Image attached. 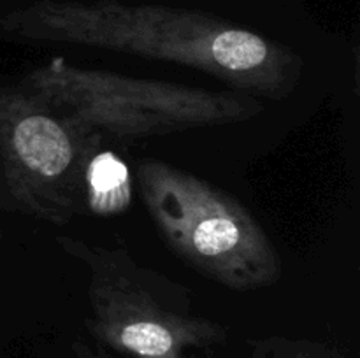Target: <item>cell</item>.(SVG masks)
Listing matches in <instances>:
<instances>
[{"mask_svg":"<svg viewBox=\"0 0 360 358\" xmlns=\"http://www.w3.org/2000/svg\"><path fill=\"white\" fill-rule=\"evenodd\" d=\"M0 27L34 41L95 46L199 69L250 97H285L301 76L299 60L276 42L199 11L41 0L0 18Z\"/></svg>","mask_w":360,"mask_h":358,"instance_id":"1","label":"cell"},{"mask_svg":"<svg viewBox=\"0 0 360 358\" xmlns=\"http://www.w3.org/2000/svg\"><path fill=\"white\" fill-rule=\"evenodd\" d=\"M136 178L160 237L186 265L236 291L280 279L276 248L231 193L160 160H141Z\"/></svg>","mask_w":360,"mask_h":358,"instance_id":"2","label":"cell"},{"mask_svg":"<svg viewBox=\"0 0 360 358\" xmlns=\"http://www.w3.org/2000/svg\"><path fill=\"white\" fill-rule=\"evenodd\" d=\"M55 111L98 137L148 139L200 126L245 121L262 111L245 93L188 88L76 67L55 58L23 83Z\"/></svg>","mask_w":360,"mask_h":358,"instance_id":"3","label":"cell"},{"mask_svg":"<svg viewBox=\"0 0 360 358\" xmlns=\"http://www.w3.org/2000/svg\"><path fill=\"white\" fill-rule=\"evenodd\" d=\"M56 242L88 270L90 329L112 350L132 358H193V351L225 339L220 323L195 311L188 288L143 267L125 249L67 235Z\"/></svg>","mask_w":360,"mask_h":358,"instance_id":"4","label":"cell"},{"mask_svg":"<svg viewBox=\"0 0 360 358\" xmlns=\"http://www.w3.org/2000/svg\"><path fill=\"white\" fill-rule=\"evenodd\" d=\"M101 137L27 86L0 91V200L63 225L86 207V168Z\"/></svg>","mask_w":360,"mask_h":358,"instance_id":"5","label":"cell"},{"mask_svg":"<svg viewBox=\"0 0 360 358\" xmlns=\"http://www.w3.org/2000/svg\"><path fill=\"white\" fill-rule=\"evenodd\" d=\"M132 202L129 167L112 151H97L86 168V207L101 216H115Z\"/></svg>","mask_w":360,"mask_h":358,"instance_id":"6","label":"cell"},{"mask_svg":"<svg viewBox=\"0 0 360 358\" xmlns=\"http://www.w3.org/2000/svg\"><path fill=\"white\" fill-rule=\"evenodd\" d=\"M72 358H104V357H98V354L91 353L88 347L79 346V347H76V354H74Z\"/></svg>","mask_w":360,"mask_h":358,"instance_id":"7","label":"cell"}]
</instances>
